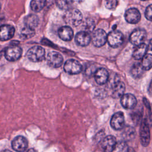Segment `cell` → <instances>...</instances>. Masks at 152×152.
Here are the masks:
<instances>
[{"label":"cell","mask_w":152,"mask_h":152,"mask_svg":"<svg viewBox=\"0 0 152 152\" xmlns=\"http://www.w3.org/2000/svg\"><path fill=\"white\" fill-rule=\"evenodd\" d=\"M65 21L72 26H77L81 24L83 19L82 14L77 9H69L66 10L64 15Z\"/></svg>","instance_id":"1"},{"label":"cell","mask_w":152,"mask_h":152,"mask_svg":"<svg viewBox=\"0 0 152 152\" xmlns=\"http://www.w3.org/2000/svg\"><path fill=\"white\" fill-rule=\"evenodd\" d=\"M26 56L27 58L32 62H40L45 59V51L42 47L34 46L28 49Z\"/></svg>","instance_id":"2"},{"label":"cell","mask_w":152,"mask_h":152,"mask_svg":"<svg viewBox=\"0 0 152 152\" xmlns=\"http://www.w3.org/2000/svg\"><path fill=\"white\" fill-rule=\"evenodd\" d=\"M124 40L123 34L118 30L110 31L107 36V42L112 48H118L120 46Z\"/></svg>","instance_id":"3"},{"label":"cell","mask_w":152,"mask_h":152,"mask_svg":"<svg viewBox=\"0 0 152 152\" xmlns=\"http://www.w3.org/2000/svg\"><path fill=\"white\" fill-rule=\"evenodd\" d=\"M107 34L102 29H97L95 30L91 37V40L94 46L96 47H101L103 46L107 42Z\"/></svg>","instance_id":"4"},{"label":"cell","mask_w":152,"mask_h":152,"mask_svg":"<svg viewBox=\"0 0 152 152\" xmlns=\"http://www.w3.org/2000/svg\"><path fill=\"white\" fill-rule=\"evenodd\" d=\"M22 49L17 45H12L7 48L5 51V57L9 61H15L20 58Z\"/></svg>","instance_id":"5"},{"label":"cell","mask_w":152,"mask_h":152,"mask_svg":"<svg viewBox=\"0 0 152 152\" xmlns=\"http://www.w3.org/2000/svg\"><path fill=\"white\" fill-rule=\"evenodd\" d=\"M64 71L69 74H77L82 71L81 64L75 59H71L67 60L64 66Z\"/></svg>","instance_id":"6"},{"label":"cell","mask_w":152,"mask_h":152,"mask_svg":"<svg viewBox=\"0 0 152 152\" xmlns=\"http://www.w3.org/2000/svg\"><path fill=\"white\" fill-rule=\"evenodd\" d=\"M147 37V33L144 29H136L132 32L129 36L130 42L135 46L143 43Z\"/></svg>","instance_id":"7"},{"label":"cell","mask_w":152,"mask_h":152,"mask_svg":"<svg viewBox=\"0 0 152 152\" xmlns=\"http://www.w3.org/2000/svg\"><path fill=\"white\" fill-rule=\"evenodd\" d=\"M48 64L52 68H59L63 63V57L58 52H50L46 57Z\"/></svg>","instance_id":"8"},{"label":"cell","mask_w":152,"mask_h":152,"mask_svg":"<svg viewBox=\"0 0 152 152\" xmlns=\"http://www.w3.org/2000/svg\"><path fill=\"white\" fill-rule=\"evenodd\" d=\"M140 137L141 144L146 147L148 145L150 141V132L148 124L147 121H144L141 123L140 131Z\"/></svg>","instance_id":"9"},{"label":"cell","mask_w":152,"mask_h":152,"mask_svg":"<svg viewBox=\"0 0 152 152\" xmlns=\"http://www.w3.org/2000/svg\"><path fill=\"white\" fill-rule=\"evenodd\" d=\"M111 127L115 130H121L125 126L124 115L122 112L115 113L110 119Z\"/></svg>","instance_id":"10"},{"label":"cell","mask_w":152,"mask_h":152,"mask_svg":"<svg viewBox=\"0 0 152 152\" xmlns=\"http://www.w3.org/2000/svg\"><path fill=\"white\" fill-rule=\"evenodd\" d=\"M116 142L115 137L112 135H108L102 139L100 142V146L103 152H112Z\"/></svg>","instance_id":"11"},{"label":"cell","mask_w":152,"mask_h":152,"mask_svg":"<svg viewBox=\"0 0 152 152\" xmlns=\"http://www.w3.org/2000/svg\"><path fill=\"white\" fill-rule=\"evenodd\" d=\"M12 148L17 152L24 151L28 146L27 139L23 136H17L12 141Z\"/></svg>","instance_id":"12"},{"label":"cell","mask_w":152,"mask_h":152,"mask_svg":"<svg viewBox=\"0 0 152 152\" xmlns=\"http://www.w3.org/2000/svg\"><path fill=\"white\" fill-rule=\"evenodd\" d=\"M125 20L131 24H136L140 21L141 14L140 11L135 8H131L127 10L125 12Z\"/></svg>","instance_id":"13"},{"label":"cell","mask_w":152,"mask_h":152,"mask_svg":"<svg viewBox=\"0 0 152 152\" xmlns=\"http://www.w3.org/2000/svg\"><path fill=\"white\" fill-rule=\"evenodd\" d=\"M15 28L10 24H4L0 26V40L6 41L11 39L14 35Z\"/></svg>","instance_id":"14"},{"label":"cell","mask_w":152,"mask_h":152,"mask_svg":"<svg viewBox=\"0 0 152 152\" xmlns=\"http://www.w3.org/2000/svg\"><path fill=\"white\" fill-rule=\"evenodd\" d=\"M121 97V103L124 108L130 109L135 107L137 101L133 94L130 93L124 94Z\"/></svg>","instance_id":"15"},{"label":"cell","mask_w":152,"mask_h":152,"mask_svg":"<svg viewBox=\"0 0 152 152\" xmlns=\"http://www.w3.org/2000/svg\"><path fill=\"white\" fill-rule=\"evenodd\" d=\"M75 40L78 45L81 46H86L90 43L91 41V37L88 32L86 31H81L76 34Z\"/></svg>","instance_id":"16"},{"label":"cell","mask_w":152,"mask_h":152,"mask_svg":"<svg viewBox=\"0 0 152 152\" xmlns=\"http://www.w3.org/2000/svg\"><path fill=\"white\" fill-rule=\"evenodd\" d=\"M94 77L96 82L97 84L102 85L105 84L109 78V73L106 69L100 68L96 71Z\"/></svg>","instance_id":"17"},{"label":"cell","mask_w":152,"mask_h":152,"mask_svg":"<svg viewBox=\"0 0 152 152\" xmlns=\"http://www.w3.org/2000/svg\"><path fill=\"white\" fill-rule=\"evenodd\" d=\"M58 35L59 37L64 41L71 40L74 36L72 29L69 26H62L58 30Z\"/></svg>","instance_id":"18"},{"label":"cell","mask_w":152,"mask_h":152,"mask_svg":"<svg viewBox=\"0 0 152 152\" xmlns=\"http://www.w3.org/2000/svg\"><path fill=\"white\" fill-rule=\"evenodd\" d=\"M125 86L123 82L117 81L113 86L112 90V96L113 98L121 97L125 92Z\"/></svg>","instance_id":"19"},{"label":"cell","mask_w":152,"mask_h":152,"mask_svg":"<svg viewBox=\"0 0 152 152\" xmlns=\"http://www.w3.org/2000/svg\"><path fill=\"white\" fill-rule=\"evenodd\" d=\"M148 50L147 46L144 44L142 43L140 44L135 48L133 51L132 56L136 60H140L142 58V57L146 54Z\"/></svg>","instance_id":"20"},{"label":"cell","mask_w":152,"mask_h":152,"mask_svg":"<svg viewBox=\"0 0 152 152\" xmlns=\"http://www.w3.org/2000/svg\"><path fill=\"white\" fill-rule=\"evenodd\" d=\"M39 23V18L34 14H29L24 18V24L26 27L34 29L37 26Z\"/></svg>","instance_id":"21"},{"label":"cell","mask_w":152,"mask_h":152,"mask_svg":"<svg viewBox=\"0 0 152 152\" xmlns=\"http://www.w3.org/2000/svg\"><path fill=\"white\" fill-rule=\"evenodd\" d=\"M122 132V136L124 140L129 141L133 139L136 134L134 128L131 126H126L124 127Z\"/></svg>","instance_id":"22"},{"label":"cell","mask_w":152,"mask_h":152,"mask_svg":"<svg viewBox=\"0 0 152 152\" xmlns=\"http://www.w3.org/2000/svg\"><path fill=\"white\" fill-rule=\"evenodd\" d=\"M141 65L144 70H149L152 68V55L150 53L145 54L141 59Z\"/></svg>","instance_id":"23"},{"label":"cell","mask_w":152,"mask_h":152,"mask_svg":"<svg viewBox=\"0 0 152 152\" xmlns=\"http://www.w3.org/2000/svg\"><path fill=\"white\" fill-rule=\"evenodd\" d=\"M46 0H31L30 8L34 12L41 11L45 6Z\"/></svg>","instance_id":"24"},{"label":"cell","mask_w":152,"mask_h":152,"mask_svg":"<svg viewBox=\"0 0 152 152\" xmlns=\"http://www.w3.org/2000/svg\"><path fill=\"white\" fill-rule=\"evenodd\" d=\"M144 71V70L140 64H135L131 69V74L135 78H140L142 75Z\"/></svg>","instance_id":"25"},{"label":"cell","mask_w":152,"mask_h":152,"mask_svg":"<svg viewBox=\"0 0 152 152\" xmlns=\"http://www.w3.org/2000/svg\"><path fill=\"white\" fill-rule=\"evenodd\" d=\"M34 33L35 31L34 29L25 27L21 29L20 36L22 39H27L32 37L34 35Z\"/></svg>","instance_id":"26"},{"label":"cell","mask_w":152,"mask_h":152,"mask_svg":"<svg viewBox=\"0 0 152 152\" xmlns=\"http://www.w3.org/2000/svg\"><path fill=\"white\" fill-rule=\"evenodd\" d=\"M129 147L127 144L124 141H119L116 142L113 150L112 152H129Z\"/></svg>","instance_id":"27"},{"label":"cell","mask_w":152,"mask_h":152,"mask_svg":"<svg viewBox=\"0 0 152 152\" xmlns=\"http://www.w3.org/2000/svg\"><path fill=\"white\" fill-rule=\"evenodd\" d=\"M73 0H56L57 7L62 10H68L71 8Z\"/></svg>","instance_id":"28"},{"label":"cell","mask_w":152,"mask_h":152,"mask_svg":"<svg viewBox=\"0 0 152 152\" xmlns=\"http://www.w3.org/2000/svg\"><path fill=\"white\" fill-rule=\"evenodd\" d=\"M104 4L107 9L113 10L118 5V0H105Z\"/></svg>","instance_id":"29"},{"label":"cell","mask_w":152,"mask_h":152,"mask_svg":"<svg viewBox=\"0 0 152 152\" xmlns=\"http://www.w3.org/2000/svg\"><path fill=\"white\" fill-rule=\"evenodd\" d=\"M85 25H86V31L88 33V31H91L94 27V23L93 20H91L90 19L87 20Z\"/></svg>","instance_id":"30"},{"label":"cell","mask_w":152,"mask_h":152,"mask_svg":"<svg viewBox=\"0 0 152 152\" xmlns=\"http://www.w3.org/2000/svg\"><path fill=\"white\" fill-rule=\"evenodd\" d=\"M145 16L148 20L152 21V4L147 7L145 11Z\"/></svg>","instance_id":"31"},{"label":"cell","mask_w":152,"mask_h":152,"mask_svg":"<svg viewBox=\"0 0 152 152\" xmlns=\"http://www.w3.org/2000/svg\"><path fill=\"white\" fill-rule=\"evenodd\" d=\"M148 91L150 93H152V81H151L150 86H149V88H148Z\"/></svg>","instance_id":"32"},{"label":"cell","mask_w":152,"mask_h":152,"mask_svg":"<svg viewBox=\"0 0 152 152\" xmlns=\"http://www.w3.org/2000/svg\"><path fill=\"white\" fill-rule=\"evenodd\" d=\"M148 48H149L151 50H152V39L150 40V41L149 42V45H148Z\"/></svg>","instance_id":"33"},{"label":"cell","mask_w":152,"mask_h":152,"mask_svg":"<svg viewBox=\"0 0 152 152\" xmlns=\"http://www.w3.org/2000/svg\"><path fill=\"white\" fill-rule=\"evenodd\" d=\"M26 152H37L36 150H35L33 148H30L29 150H28Z\"/></svg>","instance_id":"34"},{"label":"cell","mask_w":152,"mask_h":152,"mask_svg":"<svg viewBox=\"0 0 152 152\" xmlns=\"http://www.w3.org/2000/svg\"><path fill=\"white\" fill-rule=\"evenodd\" d=\"M1 152H12L11 151L9 150H7V149H5V150H4L2 151H1Z\"/></svg>","instance_id":"35"},{"label":"cell","mask_w":152,"mask_h":152,"mask_svg":"<svg viewBox=\"0 0 152 152\" xmlns=\"http://www.w3.org/2000/svg\"><path fill=\"white\" fill-rule=\"evenodd\" d=\"M77 1H83V0H77Z\"/></svg>","instance_id":"36"},{"label":"cell","mask_w":152,"mask_h":152,"mask_svg":"<svg viewBox=\"0 0 152 152\" xmlns=\"http://www.w3.org/2000/svg\"><path fill=\"white\" fill-rule=\"evenodd\" d=\"M141 1H147V0H141Z\"/></svg>","instance_id":"37"},{"label":"cell","mask_w":152,"mask_h":152,"mask_svg":"<svg viewBox=\"0 0 152 152\" xmlns=\"http://www.w3.org/2000/svg\"><path fill=\"white\" fill-rule=\"evenodd\" d=\"M0 9H1V5H0Z\"/></svg>","instance_id":"38"}]
</instances>
